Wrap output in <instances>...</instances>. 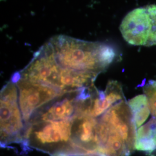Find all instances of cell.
Segmentation results:
<instances>
[{"label":"cell","instance_id":"obj_12","mask_svg":"<svg viewBox=\"0 0 156 156\" xmlns=\"http://www.w3.org/2000/svg\"><path fill=\"white\" fill-rule=\"evenodd\" d=\"M133 114L135 127L140 128L148 118L150 114V108L145 95H139L128 101Z\"/></svg>","mask_w":156,"mask_h":156},{"label":"cell","instance_id":"obj_13","mask_svg":"<svg viewBox=\"0 0 156 156\" xmlns=\"http://www.w3.org/2000/svg\"><path fill=\"white\" fill-rule=\"evenodd\" d=\"M151 113L156 120V80H149L143 87Z\"/></svg>","mask_w":156,"mask_h":156},{"label":"cell","instance_id":"obj_8","mask_svg":"<svg viewBox=\"0 0 156 156\" xmlns=\"http://www.w3.org/2000/svg\"><path fill=\"white\" fill-rule=\"evenodd\" d=\"M11 80L16 84L19 106L27 127L29 121L36 112L58 96L64 94L54 87L34 83L21 78L17 72L13 75Z\"/></svg>","mask_w":156,"mask_h":156},{"label":"cell","instance_id":"obj_5","mask_svg":"<svg viewBox=\"0 0 156 156\" xmlns=\"http://www.w3.org/2000/svg\"><path fill=\"white\" fill-rule=\"evenodd\" d=\"M95 88L94 85L58 96L36 112L28 125L39 122L70 120L86 115L91 96Z\"/></svg>","mask_w":156,"mask_h":156},{"label":"cell","instance_id":"obj_2","mask_svg":"<svg viewBox=\"0 0 156 156\" xmlns=\"http://www.w3.org/2000/svg\"><path fill=\"white\" fill-rule=\"evenodd\" d=\"M136 128L124 100L98 117L99 151L107 156H128L135 149Z\"/></svg>","mask_w":156,"mask_h":156},{"label":"cell","instance_id":"obj_11","mask_svg":"<svg viewBox=\"0 0 156 156\" xmlns=\"http://www.w3.org/2000/svg\"><path fill=\"white\" fill-rule=\"evenodd\" d=\"M135 149L140 151H153L156 149V120L138 128L136 132Z\"/></svg>","mask_w":156,"mask_h":156},{"label":"cell","instance_id":"obj_3","mask_svg":"<svg viewBox=\"0 0 156 156\" xmlns=\"http://www.w3.org/2000/svg\"><path fill=\"white\" fill-rule=\"evenodd\" d=\"M73 120L46 121L28 124L26 132L28 148L50 156L80 152L71 140Z\"/></svg>","mask_w":156,"mask_h":156},{"label":"cell","instance_id":"obj_4","mask_svg":"<svg viewBox=\"0 0 156 156\" xmlns=\"http://www.w3.org/2000/svg\"><path fill=\"white\" fill-rule=\"evenodd\" d=\"M27 125L19 103L16 84L10 80L1 91V146L16 144L26 153L29 151L26 142Z\"/></svg>","mask_w":156,"mask_h":156},{"label":"cell","instance_id":"obj_14","mask_svg":"<svg viewBox=\"0 0 156 156\" xmlns=\"http://www.w3.org/2000/svg\"><path fill=\"white\" fill-rule=\"evenodd\" d=\"M50 156H107L105 154L100 151H91V152H76L67 154H59Z\"/></svg>","mask_w":156,"mask_h":156},{"label":"cell","instance_id":"obj_10","mask_svg":"<svg viewBox=\"0 0 156 156\" xmlns=\"http://www.w3.org/2000/svg\"><path fill=\"white\" fill-rule=\"evenodd\" d=\"M125 100L123 88L117 81L111 80L106 86L105 91L95 89L90 100L87 115L98 118L112 106Z\"/></svg>","mask_w":156,"mask_h":156},{"label":"cell","instance_id":"obj_6","mask_svg":"<svg viewBox=\"0 0 156 156\" xmlns=\"http://www.w3.org/2000/svg\"><path fill=\"white\" fill-rule=\"evenodd\" d=\"M123 38L131 45H156V5L136 8L124 17L120 26Z\"/></svg>","mask_w":156,"mask_h":156},{"label":"cell","instance_id":"obj_1","mask_svg":"<svg viewBox=\"0 0 156 156\" xmlns=\"http://www.w3.org/2000/svg\"><path fill=\"white\" fill-rule=\"evenodd\" d=\"M48 42L62 66L97 75L107 69L116 56L112 46L99 42L59 35L51 38Z\"/></svg>","mask_w":156,"mask_h":156},{"label":"cell","instance_id":"obj_9","mask_svg":"<svg viewBox=\"0 0 156 156\" xmlns=\"http://www.w3.org/2000/svg\"><path fill=\"white\" fill-rule=\"evenodd\" d=\"M71 140L80 152L99 151L98 118L84 115L73 119Z\"/></svg>","mask_w":156,"mask_h":156},{"label":"cell","instance_id":"obj_7","mask_svg":"<svg viewBox=\"0 0 156 156\" xmlns=\"http://www.w3.org/2000/svg\"><path fill=\"white\" fill-rule=\"evenodd\" d=\"M61 68L47 42L34 53L28 65L17 73L21 78L54 87L61 92L59 89Z\"/></svg>","mask_w":156,"mask_h":156}]
</instances>
